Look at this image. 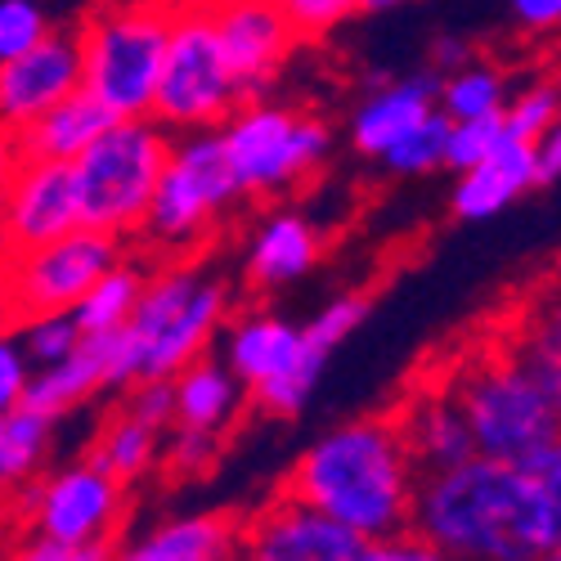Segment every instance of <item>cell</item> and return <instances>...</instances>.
<instances>
[{"label": "cell", "mask_w": 561, "mask_h": 561, "mask_svg": "<svg viewBox=\"0 0 561 561\" xmlns=\"http://www.w3.org/2000/svg\"><path fill=\"white\" fill-rule=\"evenodd\" d=\"M409 530L445 561H539L561 543L539 477L485 454L423 472Z\"/></svg>", "instance_id": "cell-1"}, {"label": "cell", "mask_w": 561, "mask_h": 561, "mask_svg": "<svg viewBox=\"0 0 561 561\" xmlns=\"http://www.w3.org/2000/svg\"><path fill=\"white\" fill-rule=\"evenodd\" d=\"M417 462L396 417L368 413L314 436L293 462L284 494L333 517L359 539H391L409 530Z\"/></svg>", "instance_id": "cell-2"}, {"label": "cell", "mask_w": 561, "mask_h": 561, "mask_svg": "<svg viewBox=\"0 0 561 561\" xmlns=\"http://www.w3.org/2000/svg\"><path fill=\"white\" fill-rule=\"evenodd\" d=\"M368 319L364 293H337L310 319L252 310L220 329V364L243 382L248 400L270 417H301L314 400L329 359L359 333Z\"/></svg>", "instance_id": "cell-3"}, {"label": "cell", "mask_w": 561, "mask_h": 561, "mask_svg": "<svg viewBox=\"0 0 561 561\" xmlns=\"http://www.w3.org/2000/svg\"><path fill=\"white\" fill-rule=\"evenodd\" d=\"M225 323H229L225 278L203 270L194 256L149 265L145 293H139L130 319L117 333H108L113 391H126L135 382H171L180 368H190L216 346Z\"/></svg>", "instance_id": "cell-4"}, {"label": "cell", "mask_w": 561, "mask_h": 561, "mask_svg": "<svg viewBox=\"0 0 561 561\" xmlns=\"http://www.w3.org/2000/svg\"><path fill=\"white\" fill-rule=\"evenodd\" d=\"M449 391L467 417L477 454L485 458L530 467L561 436V417L552 409L543 368L517 346L467 359L449 378Z\"/></svg>", "instance_id": "cell-5"}, {"label": "cell", "mask_w": 561, "mask_h": 561, "mask_svg": "<svg viewBox=\"0 0 561 561\" xmlns=\"http://www.w3.org/2000/svg\"><path fill=\"white\" fill-rule=\"evenodd\" d=\"M175 0H104L77 27L81 90L117 122L153 117Z\"/></svg>", "instance_id": "cell-6"}, {"label": "cell", "mask_w": 561, "mask_h": 561, "mask_svg": "<svg viewBox=\"0 0 561 561\" xmlns=\"http://www.w3.org/2000/svg\"><path fill=\"white\" fill-rule=\"evenodd\" d=\"M239 203L243 190L225 158L220 130H184L171 139V153L153 190L149 216L139 225V239L162 261L190 256L216 239Z\"/></svg>", "instance_id": "cell-7"}, {"label": "cell", "mask_w": 561, "mask_h": 561, "mask_svg": "<svg viewBox=\"0 0 561 561\" xmlns=\"http://www.w3.org/2000/svg\"><path fill=\"white\" fill-rule=\"evenodd\" d=\"M171 139L175 135L158 117H126L113 122L77 162H68L81 198V225L104 229L126 243L139 239Z\"/></svg>", "instance_id": "cell-8"}, {"label": "cell", "mask_w": 561, "mask_h": 561, "mask_svg": "<svg viewBox=\"0 0 561 561\" xmlns=\"http://www.w3.org/2000/svg\"><path fill=\"white\" fill-rule=\"evenodd\" d=\"M220 145L243 198H278L329 167L337 139L323 117L261 95L243 100L220 122Z\"/></svg>", "instance_id": "cell-9"}, {"label": "cell", "mask_w": 561, "mask_h": 561, "mask_svg": "<svg viewBox=\"0 0 561 561\" xmlns=\"http://www.w3.org/2000/svg\"><path fill=\"white\" fill-rule=\"evenodd\" d=\"M239 104H243V90L233 81V68L220 50L207 0H175L153 117L171 135L220 130V122Z\"/></svg>", "instance_id": "cell-10"}, {"label": "cell", "mask_w": 561, "mask_h": 561, "mask_svg": "<svg viewBox=\"0 0 561 561\" xmlns=\"http://www.w3.org/2000/svg\"><path fill=\"white\" fill-rule=\"evenodd\" d=\"M126 499L130 485H122L90 454L19 485V507L32 526V539H50L64 548H108L126 517Z\"/></svg>", "instance_id": "cell-11"}, {"label": "cell", "mask_w": 561, "mask_h": 561, "mask_svg": "<svg viewBox=\"0 0 561 561\" xmlns=\"http://www.w3.org/2000/svg\"><path fill=\"white\" fill-rule=\"evenodd\" d=\"M122 256H130L126 239H113V233H104V229L77 225L72 233H64V239L14 252L0 297H5L14 319L45 314V310H72Z\"/></svg>", "instance_id": "cell-12"}, {"label": "cell", "mask_w": 561, "mask_h": 561, "mask_svg": "<svg viewBox=\"0 0 561 561\" xmlns=\"http://www.w3.org/2000/svg\"><path fill=\"white\" fill-rule=\"evenodd\" d=\"M207 10L243 100L270 95L297 50V32L278 10V0H207Z\"/></svg>", "instance_id": "cell-13"}, {"label": "cell", "mask_w": 561, "mask_h": 561, "mask_svg": "<svg viewBox=\"0 0 561 561\" xmlns=\"http://www.w3.org/2000/svg\"><path fill=\"white\" fill-rule=\"evenodd\" d=\"M364 543L368 539L293 494H278L248 526H239V561H351Z\"/></svg>", "instance_id": "cell-14"}, {"label": "cell", "mask_w": 561, "mask_h": 561, "mask_svg": "<svg viewBox=\"0 0 561 561\" xmlns=\"http://www.w3.org/2000/svg\"><path fill=\"white\" fill-rule=\"evenodd\" d=\"M81 225V198L68 162L23 158L10 190L0 194V233L10 252H27L50 239H64Z\"/></svg>", "instance_id": "cell-15"}, {"label": "cell", "mask_w": 561, "mask_h": 561, "mask_svg": "<svg viewBox=\"0 0 561 561\" xmlns=\"http://www.w3.org/2000/svg\"><path fill=\"white\" fill-rule=\"evenodd\" d=\"M77 90H81L77 32L55 27L45 41H36L27 55L0 64V126H10L19 135L41 113H50L68 95H77Z\"/></svg>", "instance_id": "cell-16"}, {"label": "cell", "mask_w": 561, "mask_h": 561, "mask_svg": "<svg viewBox=\"0 0 561 561\" xmlns=\"http://www.w3.org/2000/svg\"><path fill=\"white\" fill-rule=\"evenodd\" d=\"M323 233L301 207H278L256 220L243 248V274L256 293H284L319 265Z\"/></svg>", "instance_id": "cell-17"}, {"label": "cell", "mask_w": 561, "mask_h": 561, "mask_svg": "<svg viewBox=\"0 0 561 561\" xmlns=\"http://www.w3.org/2000/svg\"><path fill=\"white\" fill-rule=\"evenodd\" d=\"M539 184H543L539 145H526V139L503 135L490 158H481L477 167H467V171L454 175L449 207H454L458 220H494L517 198L539 190Z\"/></svg>", "instance_id": "cell-18"}, {"label": "cell", "mask_w": 561, "mask_h": 561, "mask_svg": "<svg viewBox=\"0 0 561 561\" xmlns=\"http://www.w3.org/2000/svg\"><path fill=\"white\" fill-rule=\"evenodd\" d=\"M239 557V526L225 512H171L108 543L104 561H233Z\"/></svg>", "instance_id": "cell-19"}, {"label": "cell", "mask_w": 561, "mask_h": 561, "mask_svg": "<svg viewBox=\"0 0 561 561\" xmlns=\"http://www.w3.org/2000/svg\"><path fill=\"white\" fill-rule=\"evenodd\" d=\"M432 108H436V72H413L400 81H382V85H373L368 95H359V104L351 108L346 139L359 158L382 162V153L400 135H409Z\"/></svg>", "instance_id": "cell-20"}, {"label": "cell", "mask_w": 561, "mask_h": 561, "mask_svg": "<svg viewBox=\"0 0 561 561\" xmlns=\"http://www.w3.org/2000/svg\"><path fill=\"white\" fill-rule=\"evenodd\" d=\"M396 423L404 432V445L417 462V472H440V467H454V462L477 454L472 432H467V417H462L449 382L409 396V404L400 409Z\"/></svg>", "instance_id": "cell-21"}, {"label": "cell", "mask_w": 561, "mask_h": 561, "mask_svg": "<svg viewBox=\"0 0 561 561\" xmlns=\"http://www.w3.org/2000/svg\"><path fill=\"white\" fill-rule=\"evenodd\" d=\"M243 404H248L243 382L216 355L194 359L190 368H180L171 378V427L180 432H203V436L225 440V432L243 413Z\"/></svg>", "instance_id": "cell-22"}, {"label": "cell", "mask_w": 561, "mask_h": 561, "mask_svg": "<svg viewBox=\"0 0 561 561\" xmlns=\"http://www.w3.org/2000/svg\"><path fill=\"white\" fill-rule=\"evenodd\" d=\"M108 368H113V346L108 337H85L68 359L50 364V368H36L23 404L64 423L68 413H77L81 404H90L100 391H113L108 382Z\"/></svg>", "instance_id": "cell-23"}, {"label": "cell", "mask_w": 561, "mask_h": 561, "mask_svg": "<svg viewBox=\"0 0 561 561\" xmlns=\"http://www.w3.org/2000/svg\"><path fill=\"white\" fill-rule=\"evenodd\" d=\"M113 122L117 117L108 108H100L85 90H77V95H68L50 113H41L27 130H19V149L23 158H36V162H77Z\"/></svg>", "instance_id": "cell-24"}, {"label": "cell", "mask_w": 561, "mask_h": 561, "mask_svg": "<svg viewBox=\"0 0 561 561\" xmlns=\"http://www.w3.org/2000/svg\"><path fill=\"white\" fill-rule=\"evenodd\" d=\"M162 449H167V432L145 423V417L122 404L100 427L95 445H90V458H95L100 467H108L122 485H135V481H145L149 472H158Z\"/></svg>", "instance_id": "cell-25"}, {"label": "cell", "mask_w": 561, "mask_h": 561, "mask_svg": "<svg viewBox=\"0 0 561 561\" xmlns=\"http://www.w3.org/2000/svg\"><path fill=\"white\" fill-rule=\"evenodd\" d=\"M507 72L490 59H467L462 68L436 77V108L449 122H481V117H499L507 108Z\"/></svg>", "instance_id": "cell-26"}, {"label": "cell", "mask_w": 561, "mask_h": 561, "mask_svg": "<svg viewBox=\"0 0 561 561\" xmlns=\"http://www.w3.org/2000/svg\"><path fill=\"white\" fill-rule=\"evenodd\" d=\"M145 278H149V265H145V261L122 256V261L100 278V284L72 306L81 333H85V337H108V333H117L122 323L130 319L139 293H145Z\"/></svg>", "instance_id": "cell-27"}, {"label": "cell", "mask_w": 561, "mask_h": 561, "mask_svg": "<svg viewBox=\"0 0 561 561\" xmlns=\"http://www.w3.org/2000/svg\"><path fill=\"white\" fill-rule=\"evenodd\" d=\"M445 153H449V117L440 108H432L423 122H417L409 135H400L396 145L382 153L378 167H387L391 175L417 180V175H432L445 171Z\"/></svg>", "instance_id": "cell-28"}, {"label": "cell", "mask_w": 561, "mask_h": 561, "mask_svg": "<svg viewBox=\"0 0 561 561\" xmlns=\"http://www.w3.org/2000/svg\"><path fill=\"white\" fill-rule=\"evenodd\" d=\"M14 337L23 346V355L32 359V368H50L59 359H68L85 333L72 310H45V314H23L14 319Z\"/></svg>", "instance_id": "cell-29"}, {"label": "cell", "mask_w": 561, "mask_h": 561, "mask_svg": "<svg viewBox=\"0 0 561 561\" xmlns=\"http://www.w3.org/2000/svg\"><path fill=\"white\" fill-rule=\"evenodd\" d=\"M55 427H59L55 417H45V413H36L27 404H19L14 413H5V440H10V462H14L19 485L32 481L41 467H45V458H50Z\"/></svg>", "instance_id": "cell-30"}, {"label": "cell", "mask_w": 561, "mask_h": 561, "mask_svg": "<svg viewBox=\"0 0 561 561\" xmlns=\"http://www.w3.org/2000/svg\"><path fill=\"white\" fill-rule=\"evenodd\" d=\"M561 113V85L557 81H530L522 90L507 95V108H503V130L512 139H526V145H539V139L552 130Z\"/></svg>", "instance_id": "cell-31"}, {"label": "cell", "mask_w": 561, "mask_h": 561, "mask_svg": "<svg viewBox=\"0 0 561 561\" xmlns=\"http://www.w3.org/2000/svg\"><path fill=\"white\" fill-rule=\"evenodd\" d=\"M50 32H55V19L45 0H0V64L27 55Z\"/></svg>", "instance_id": "cell-32"}, {"label": "cell", "mask_w": 561, "mask_h": 561, "mask_svg": "<svg viewBox=\"0 0 561 561\" xmlns=\"http://www.w3.org/2000/svg\"><path fill=\"white\" fill-rule=\"evenodd\" d=\"M526 359H535L539 368L561 359V293H543L539 306L526 314L522 342H512Z\"/></svg>", "instance_id": "cell-33"}, {"label": "cell", "mask_w": 561, "mask_h": 561, "mask_svg": "<svg viewBox=\"0 0 561 561\" xmlns=\"http://www.w3.org/2000/svg\"><path fill=\"white\" fill-rule=\"evenodd\" d=\"M297 41H323L359 14V0H278Z\"/></svg>", "instance_id": "cell-34"}, {"label": "cell", "mask_w": 561, "mask_h": 561, "mask_svg": "<svg viewBox=\"0 0 561 561\" xmlns=\"http://www.w3.org/2000/svg\"><path fill=\"white\" fill-rule=\"evenodd\" d=\"M503 113L499 117H481V122H449V153H445V171H467L481 158L494 153V145L503 139Z\"/></svg>", "instance_id": "cell-35"}, {"label": "cell", "mask_w": 561, "mask_h": 561, "mask_svg": "<svg viewBox=\"0 0 561 561\" xmlns=\"http://www.w3.org/2000/svg\"><path fill=\"white\" fill-rule=\"evenodd\" d=\"M32 359L23 355L19 337H14V323L0 329V413H14L27 396V382H32Z\"/></svg>", "instance_id": "cell-36"}, {"label": "cell", "mask_w": 561, "mask_h": 561, "mask_svg": "<svg viewBox=\"0 0 561 561\" xmlns=\"http://www.w3.org/2000/svg\"><path fill=\"white\" fill-rule=\"evenodd\" d=\"M351 561H445V557L427 539L404 530V535H391V539H368Z\"/></svg>", "instance_id": "cell-37"}, {"label": "cell", "mask_w": 561, "mask_h": 561, "mask_svg": "<svg viewBox=\"0 0 561 561\" xmlns=\"http://www.w3.org/2000/svg\"><path fill=\"white\" fill-rule=\"evenodd\" d=\"M507 19L530 36H552L561 32V0H503Z\"/></svg>", "instance_id": "cell-38"}, {"label": "cell", "mask_w": 561, "mask_h": 561, "mask_svg": "<svg viewBox=\"0 0 561 561\" xmlns=\"http://www.w3.org/2000/svg\"><path fill=\"white\" fill-rule=\"evenodd\" d=\"M108 548H64L50 539H23L5 561H104Z\"/></svg>", "instance_id": "cell-39"}, {"label": "cell", "mask_w": 561, "mask_h": 561, "mask_svg": "<svg viewBox=\"0 0 561 561\" xmlns=\"http://www.w3.org/2000/svg\"><path fill=\"white\" fill-rule=\"evenodd\" d=\"M530 472L539 477V485H543V494H548V503H552V517H557V530H561V436L530 462Z\"/></svg>", "instance_id": "cell-40"}, {"label": "cell", "mask_w": 561, "mask_h": 561, "mask_svg": "<svg viewBox=\"0 0 561 561\" xmlns=\"http://www.w3.org/2000/svg\"><path fill=\"white\" fill-rule=\"evenodd\" d=\"M467 59H477V50H472V45H467V41H458V36H440V41L432 45V68H427V72L445 77V72L462 68Z\"/></svg>", "instance_id": "cell-41"}, {"label": "cell", "mask_w": 561, "mask_h": 561, "mask_svg": "<svg viewBox=\"0 0 561 561\" xmlns=\"http://www.w3.org/2000/svg\"><path fill=\"white\" fill-rule=\"evenodd\" d=\"M539 171H543V184L561 180V113H557L552 130L539 139Z\"/></svg>", "instance_id": "cell-42"}, {"label": "cell", "mask_w": 561, "mask_h": 561, "mask_svg": "<svg viewBox=\"0 0 561 561\" xmlns=\"http://www.w3.org/2000/svg\"><path fill=\"white\" fill-rule=\"evenodd\" d=\"M19 162H23V149H19V135H14L10 126H0V194H5V190H10V180H14Z\"/></svg>", "instance_id": "cell-43"}, {"label": "cell", "mask_w": 561, "mask_h": 561, "mask_svg": "<svg viewBox=\"0 0 561 561\" xmlns=\"http://www.w3.org/2000/svg\"><path fill=\"white\" fill-rule=\"evenodd\" d=\"M10 490H19V477H14V462H10V440H5V413H0V499Z\"/></svg>", "instance_id": "cell-44"}, {"label": "cell", "mask_w": 561, "mask_h": 561, "mask_svg": "<svg viewBox=\"0 0 561 561\" xmlns=\"http://www.w3.org/2000/svg\"><path fill=\"white\" fill-rule=\"evenodd\" d=\"M543 378H548V396H552V409H557V417H561V359L543 368Z\"/></svg>", "instance_id": "cell-45"}, {"label": "cell", "mask_w": 561, "mask_h": 561, "mask_svg": "<svg viewBox=\"0 0 561 561\" xmlns=\"http://www.w3.org/2000/svg\"><path fill=\"white\" fill-rule=\"evenodd\" d=\"M400 5H413V0H359V14H387Z\"/></svg>", "instance_id": "cell-46"}, {"label": "cell", "mask_w": 561, "mask_h": 561, "mask_svg": "<svg viewBox=\"0 0 561 561\" xmlns=\"http://www.w3.org/2000/svg\"><path fill=\"white\" fill-rule=\"evenodd\" d=\"M10 243H5V233H0V288H5V270H10Z\"/></svg>", "instance_id": "cell-47"}, {"label": "cell", "mask_w": 561, "mask_h": 561, "mask_svg": "<svg viewBox=\"0 0 561 561\" xmlns=\"http://www.w3.org/2000/svg\"><path fill=\"white\" fill-rule=\"evenodd\" d=\"M14 323V314H10V306H5V297H0V329H10Z\"/></svg>", "instance_id": "cell-48"}, {"label": "cell", "mask_w": 561, "mask_h": 561, "mask_svg": "<svg viewBox=\"0 0 561 561\" xmlns=\"http://www.w3.org/2000/svg\"><path fill=\"white\" fill-rule=\"evenodd\" d=\"M539 561H561V543H552V548H548V552H543Z\"/></svg>", "instance_id": "cell-49"}, {"label": "cell", "mask_w": 561, "mask_h": 561, "mask_svg": "<svg viewBox=\"0 0 561 561\" xmlns=\"http://www.w3.org/2000/svg\"><path fill=\"white\" fill-rule=\"evenodd\" d=\"M233 561H239V557H233Z\"/></svg>", "instance_id": "cell-50"}]
</instances>
